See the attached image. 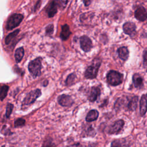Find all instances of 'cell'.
Instances as JSON below:
<instances>
[{"label": "cell", "instance_id": "cell-1", "mask_svg": "<svg viewBox=\"0 0 147 147\" xmlns=\"http://www.w3.org/2000/svg\"><path fill=\"white\" fill-rule=\"evenodd\" d=\"M101 63L102 60L100 58L96 57L94 59L91 65H89L86 69L84 72V77L86 79H95L97 76Z\"/></svg>", "mask_w": 147, "mask_h": 147}, {"label": "cell", "instance_id": "cell-2", "mask_svg": "<svg viewBox=\"0 0 147 147\" xmlns=\"http://www.w3.org/2000/svg\"><path fill=\"white\" fill-rule=\"evenodd\" d=\"M107 83L113 86H117L123 82V75L122 74L114 70H110L106 75Z\"/></svg>", "mask_w": 147, "mask_h": 147}, {"label": "cell", "instance_id": "cell-3", "mask_svg": "<svg viewBox=\"0 0 147 147\" xmlns=\"http://www.w3.org/2000/svg\"><path fill=\"white\" fill-rule=\"evenodd\" d=\"M41 57H37L30 61L28 64V69L33 78H36L41 75Z\"/></svg>", "mask_w": 147, "mask_h": 147}, {"label": "cell", "instance_id": "cell-4", "mask_svg": "<svg viewBox=\"0 0 147 147\" xmlns=\"http://www.w3.org/2000/svg\"><path fill=\"white\" fill-rule=\"evenodd\" d=\"M24 18L23 15L18 13H14L8 18L6 22V29L11 30L17 27L22 22Z\"/></svg>", "mask_w": 147, "mask_h": 147}, {"label": "cell", "instance_id": "cell-5", "mask_svg": "<svg viewBox=\"0 0 147 147\" xmlns=\"http://www.w3.org/2000/svg\"><path fill=\"white\" fill-rule=\"evenodd\" d=\"M41 95V91L40 89H36L29 92L25 97L23 100V105H29L34 103L36 100Z\"/></svg>", "mask_w": 147, "mask_h": 147}, {"label": "cell", "instance_id": "cell-6", "mask_svg": "<svg viewBox=\"0 0 147 147\" xmlns=\"http://www.w3.org/2000/svg\"><path fill=\"white\" fill-rule=\"evenodd\" d=\"M80 44L82 49L86 52H89L92 48V43L91 39L85 35L80 37Z\"/></svg>", "mask_w": 147, "mask_h": 147}, {"label": "cell", "instance_id": "cell-7", "mask_svg": "<svg viewBox=\"0 0 147 147\" xmlns=\"http://www.w3.org/2000/svg\"><path fill=\"white\" fill-rule=\"evenodd\" d=\"M124 121L122 119H118L115 121L109 127L108 133L110 134L118 133L124 125Z\"/></svg>", "mask_w": 147, "mask_h": 147}, {"label": "cell", "instance_id": "cell-8", "mask_svg": "<svg viewBox=\"0 0 147 147\" xmlns=\"http://www.w3.org/2000/svg\"><path fill=\"white\" fill-rule=\"evenodd\" d=\"M57 102L62 106H70L74 103V100L71 96L62 94L57 98Z\"/></svg>", "mask_w": 147, "mask_h": 147}, {"label": "cell", "instance_id": "cell-9", "mask_svg": "<svg viewBox=\"0 0 147 147\" xmlns=\"http://www.w3.org/2000/svg\"><path fill=\"white\" fill-rule=\"evenodd\" d=\"M134 16L140 21H145L147 20V11L142 6H139L134 11Z\"/></svg>", "mask_w": 147, "mask_h": 147}, {"label": "cell", "instance_id": "cell-10", "mask_svg": "<svg viewBox=\"0 0 147 147\" xmlns=\"http://www.w3.org/2000/svg\"><path fill=\"white\" fill-rule=\"evenodd\" d=\"M136 30V26L134 23L132 22H126L123 25V30L126 34L132 36L135 33Z\"/></svg>", "mask_w": 147, "mask_h": 147}, {"label": "cell", "instance_id": "cell-11", "mask_svg": "<svg viewBox=\"0 0 147 147\" xmlns=\"http://www.w3.org/2000/svg\"><path fill=\"white\" fill-rule=\"evenodd\" d=\"M57 3L56 1H51L48 5L46 12L49 17H53L57 11Z\"/></svg>", "mask_w": 147, "mask_h": 147}, {"label": "cell", "instance_id": "cell-12", "mask_svg": "<svg viewBox=\"0 0 147 147\" xmlns=\"http://www.w3.org/2000/svg\"><path fill=\"white\" fill-rule=\"evenodd\" d=\"M147 111V94L141 96L140 101V113L141 116H144Z\"/></svg>", "mask_w": 147, "mask_h": 147}, {"label": "cell", "instance_id": "cell-13", "mask_svg": "<svg viewBox=\"0 0 147 147\" xmlns=\"http://www.w3.org/2000/svg\"><path fill=\"white\" fill-rule=\"evenodd\" d=\"M132 80L134 86L137 88H141L144 86V79L143 78L138 74L135 73L132 77Z\"/></svg>", "mask_w": 147, "mask_h": 147}, {"label": "cell", "instance_id": "cell-14", "mask_svg": "<svg viewBox=\"0 0 147 147\" xmlns=\"http://www.w3.org/2000/svg\"><path fill=\"white\" fill-rule=\"evenodd\" d=\"M100 95V90L98 87H92L90 92L88 99L91 102H95Z\"/></svg>", "mask_w": 147, "mask_h": 147}, {"label": "cell", "instance_id": "cell-15", "mask_svg": "<svg viewBox=\"0 0 147 147\" xmlns=\"http://www.w3.org/2000/svg\"><path fill=\"white\" fill-rule=\"evenodd\" d=\"M117 53L118 54L119 57L124 61H126L127 60L129 57V52L126 47H121L119 48L117 50Z\"/></svg>", "mask_w": 147, "mask_h": 147}, {"label": "cell", "instance_id": "cell-16", "mask_svg": "<svg viewBox=\"0 0 147 147\" xmlns=\"http://www.w3.org/2000/svg\"><path fill=\"white\" fill-rule=\"evenodd\" d=\"M71 34V32L69 29V26L67 24H65L61 26V31L60 33V38L63 40H66L68 38L69 36Z\"/></svg>", "mask_w": 147, "mask_h": 147}, {"label": "cell", "instance_id": "cell-17", "mask_svg": "<svg viewBox=\"0 0 147 147\" xmlns=\"http://www.w3.org/2000/svg\"><path fill=\"white\" fill-rule=\"evenodd\" d=\"M98 116H99V113L96 110H95V109L91 110L87 113L86 117V121L88 122L95 121L98 119Z\"/></svg>", "mask_w": 147, "mask_h": 147}, {"label": "cell", "instance_id": "cell-18", "mask_svg": "<svg viewBox=\"0 0 147 147\" xmlns=\"http://www.w3.org/2000/svg\"><path fill=\"white\" fill-rule=\"evenodd\" d=\"M138 97L137 96H134L133 97L129 98V103L127 107V109L130 111H134L137 106V101Z\"/></svg>", "mask_w": 147, "mask_h": 147}, {"label": "cell", "instance_id": "cell-19", "mask_svg": "<svg viewBox=\"0 0 147 147\" xmlns=\"http://www.w3.org/2000/svg\"><path fill=\"white\" fill-rule=\"evenodd\" d=\"M24 55V49L22 47H20L17 48L15 51L14 57L17 63H19L21 61Z\"/></svg>", "mask_w": 147, "mask_h": 147}, {"label": "cell", "instance_id": "cell-20", "mask_svg": "<svg viewBox=\"0 0 147 147\" xmlns=\"http://www.w3.org/2000/svg\"><path fill=\"white\" fill-rule=\"evenodd\" d=\"M19 32H20V29H16L13 32L9 33L5 38V44L7 45L9 44L11 42V41L17 36Z\"/></svg>", "mask_w": 147, "mask_h": 147}, {"label": "cell", "instance_id": "cell-21", "mask_svg": "<svg viewBox=\"0 0 147 147\" xmlns=\"http://www.w3.org/2000/svg\"><path fill=\"white\" fill-rule=\"evenodd\" d=\"M9 90V86L7 85L2 86L0 88V100H3L6 96Z\"/></svg>", "mask_w": 147, "mask_h": 147}, {"label": "cell", "instance_id": "cell-22", "mask_svg": "<svg viewBox=\"0 0 147 147\" xmlns=\"http://www.w3.org/2000/svg\"><path fill=\"white\" fill-rule=\"evenodd\" d=\"M42 147H56V146L55 144L53 142L52 139L51 137H48L44 141Z\"/></svg>", "mask_w": 147, "mask_h": 147}, {"label": "cell", "instance_id": "cell-23", "mask_svg": "<svg viewBox=\"0 0 147 147\" xmlns=\"http://www.w3.org/2000/svg\"><path fill=\"white\" fill-rule=\"evenodd\" d=\"M75 78H76V75L75 74L72 73L69 74L67 78V79L65 80V84L67 86H71L72 84H74L75 80Z\"/></svg>", "mask_w": 147, "mask_h": 147}, {"label": "cell", "instance_id": "cell-24", "mask_svg": "<svg viewBox=\"0 0 147 147\" xmlns=\"http://www.w3.org/2000/svg\"><path fill=\"white\" fill-rule=\"evenodd\" d=\"M13 109V105L10 103H8L6 105V113L5 115L7 118H9L10 116V114L12 113Z\"/></svg>", "mask_w": 147, "mask_h": 147}, {"label": "cell", "instance_id": "cell-25", "mask_svg": "<svg viewBox=\"0 0 147 147\" xmlns=\"http://www.w3.org/2000/svg\"><path fill=\"white\" fill-rule=\"evenodd\" d=\"M14 127H22L25 125V120L23 118H17L15 121H14Z\"/></svg>", "mask_w": 147, "mask_h": 147}, {"label": "cell", "instance_id": "cell-26", "mask_svg": "<svg viewBox=\"0 0 147 147\" xmlns=\"http://www.w3.org/2000/svg\"><path fill=\"white\" fill-rule=\"evenodd\" d=\"M45 32L47 35L51 36L53 32V25L52 24H51L48 25L46 28H45Z\"/></svg>", "mask_w": 147, "mask_h": 147}, {"label": "cell", "instance_id": "cell-27", "mask_svg": "<svg viewBox=\"0 0 147 147\" xmlns=\"http://www.w3.org/2000/svg\"><path fill=\"white\" fill-rule=\"evenodd\" d=\"M111 147H122L119 140H114L111 144Z\"/></svg>", "mask_w": 147, "mask_h": 147}, {"label": "cell", "instance_id": "cell-28", "mask_svg": "<svg viewBox=\"0 0 147 147\" xmlns=\"http://www.w3.org/2000/svg\"><path fill=\"white\" fill-rule=\"evenodd\" d=\"M1 133L4 134V135H9V134H12V133L10 132V130L9 129H7L6 127V126H3V127L2 128V130H1Z\"/></svg>", "mask_w": 147, "mask_h": 147}, {"label": "cell", "instance_id": "cell-29", "mask_svg": "<svg viewBox=\"0 0 147 147\" xmlns=\"http://www.w3.org/2000/svg\"><path fill=\"white\" fill-rule=\"evenodd\" d=\"M56 2L57 3V5L62 8H64L68 2V1H58Z\"/></svg>", "mask_w": 147, "mask_h": 147}, {"label": "cell", "instance_id": "cell-30", "mask_svg": "<svg viewBox=\"0 0 147 147\" xmlns=\"http://www.w3.org/2000/svg\"><path fill=\"white\" fill-rule=\"evenodd\" d=\"M143 59H144V63L145 65H147V50H145L144 52Z\"/></svg>", "mask_w": 147, "mask_h": 147}, {"label": "cell", "instance_id": "cell-31", "mask_svg": "<svg viewBox=\"0 0 147 147\" xmlns=\"http://www.w3.org/2000/svg\"><path fill=\"white\" fill-rule=\"evenodd\" d=\"M41 1H37L36 4L35 5V7H34V11H36L37 10H38L39 9V7H40V5H41Z\"/></svg>", "mask_w": 147, "mask_h": 147}, {"label": "cell", "instance_id": "cell-32", "mask_svg": "<svg viewBox=\"0 0 147 147\" xmlns=\"http://www.w3.org/2000/svg\"><path fill=\"white\" fill-rule=\"evenodd\" d=\"M67 147H84V146L79 143H77V144H75L73 145H71Z\"/></svg>", "mask_w": 147, "mask_h": 147}, {"label": "cell", "instance_id": "cell-33", "mask_svg": "<svg viewBox=\"0 0 147 147\" xmlns=\"http://www.w3.org/2000/svg\"><path fill=\"white\" fill-rule=\"evenodd\" d=\"M83 2L84 3V5L86 6H88L91 3V1H83Z\"/></svg>", "mask_w": 147, "mask_h": 147}, {"label": "cell", "instance_id": "cell-34", "mask_svg": "<svg viewBox=\"0 0 147 147\" xmlns=\"http://www.w3.org/2000/svg\"><path fill=\"white\" fill-rule=\"evenodd\" d=\"M1 147H5V145H3V146H2Z\"/></svg>", "mask_w": 147, "mask_h": 147}]
</instances>
